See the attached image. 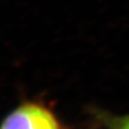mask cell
Instances as JSON below:
<instances>
[{
  "label": "cell",
  "mask_w": 129,
  "mask_h": 129,
  "mask_svg": "<svg viewBox=\"0 0 129 129\" xmlns=\"http://www.w3.org/2000/svg\"><path fill=\"white\" fill-rule=\"evenodd\" d=\"M0 129H61L50 109L37 102H24L0 123Z\"/></svg>",
  "instance_id": "obj_1"
},
{
  "label": "cell",
  "mask_w": 129,
  "mask_h": 129,
  "mask_svg": "<svg viewBox=\"0 0 129 129\" xmlns=\"http://www.w3.org/2000/svg\"><path fill=\"white\" fill-rule=\"evenodd\" d=\"M112 129H129V115L111 119Z\"/></svg>",
  "instance_id": "obj_2"
}]
</instances>
